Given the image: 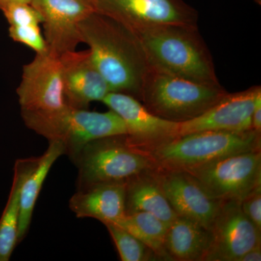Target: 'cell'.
<instances>
[{
    "mask_svg": "<svg viewBox=\"0 0 261 261\" xmlns=\"http://www.w3.org/2000/svg\"><path fill=\"white\" fill-rule=\"evenodd\" d=\"M241 207L244 214L261 231V185L241 201Z\"/></svg>",
    "mask_w": 261,
    "mask_h": 261,
    "instance_id": "cell-25",
    "label": "cell"
},
{
    "mask_svg": "<svg viewBox=\"0 0 261 261\" xmlns=\"http://www.w3.org/2000/svg\"><path fill=\"white\" fill-rule=\"evenodd\" d=\"M32 2V0H0V10H3L6 7H8V5L13 4V3H31Z\"/></svg>",
    "mask_w": 261,
    "mask_h": 261,
    "instance_id": "cell-28",
    "label": "cell"
},
{
    "mask_svg": "<svg viewBox=\"0 0 261 261\" xmlns=\"http://www.w3.org/2000/svg\"><path fill=\"white\" fill-rule=\"evenodd\" d=\"M75 158L78 160L81 181L86 187L127 181L157 168L148 154L133 145L127 135L89 142Z\"/></svg>",
    "mask_w": 261,
    "mask_h": 261,
    "instance_id": "cell-6",
    "label": "cell"
},
{
    "mask_svg": "<svg viewBox=\"0 0 261 261\" xmlns=\"http://www.w3.org/2000/svg\"><path fill=\"white\" fill-rule=\"evenodd\" d=\"M183 171L197 178L216 198L241 202L261 185L260 149L232 154Z\"/></svg>",
    "mask_w": 261,
    "mask_h": 261,
    "instance_id": "cell-7",
    "label": "cell"
},
{
    "mask_svg": "<svg viewBox=\"0 0 261 261\" xmlns=\"http://www.w3.org/2000/svg\"><path fill=\"white\" fill-rule=\"evenodd\" d=\"M254 1H255V3H256L257 5H261V0H254Z\"/></svg>",
    "mask_w": 261,
    "mask_h": 261,
    "instance_id": "cell-29",
    "label": "cell"
},
{
    "mask_svg": "<svg viewBox=\"0 0 261 261\" xmlns=\"http://www.w3.org/2000/svg\"><path fill=\"white\" fill-rule=\"evenodd\" d=\"M9 36L15 42L20 43L37 53L47 51V43L39 25L10 27Z\"/></svg>",
    "mask_w": 261,
    "mask_h": 261,
    "instance_id": "cell-24",
    "label": "cell"
},
{
    "mask_svg": "<svg viewBox=\"0 0 261 261\" xmlns=\"http://www.w3.org/2000/svg\"><path fill=\"white\" fill-rule=\"evenodd\" d=\"M127 181L106 182L87 187L70 200L78 218H93L102 224L116 222L126 215Z\"/></svg>",
    "mask_w": 261,
    "mask_h": 261,
    "instance_id": "cell-16",
    "label": "cell"
},
{
    "mask_svg": "<svg viewBox=\"0 0 261 261\" xmlns=\"http://www.w3.org/2000/svg\"><path fill=\"white\" fill-rule=\"evenodd\" d=\"M21 111H48L65 104L59 58L49 51L37 53L24 65L17 88Z\"/></svg>",
    "mask_w": 261,
    "mask_h": 261,
    "instance_id": "cell-12",
    "label": "cell"
},
{
    "mask_svg": "<svg viewBox=\"0 0 261 261\" xmlns=\"http://www.w3.org/2000/svg\"><path fill=\"white\" fill-rule=\"evenodd\" d=\"M94 10L137 32L167 25H197L198 13L184 0H90Z\"/></svg>",
    "mask_w": 261,
    "mask_h": 261,
    "instance_id": "cell-8",
    "label": "cell"
},
{
    "mask_svg": "<svg viewBox=\"0 0 261 261\" xmlns=\"http://www.w3.org/2000/svg\"><path fill=\"white\" fill-rule=\"evenodd\" d=\"M34 161V159L18 160L15 163L11 191L0 219V261L9 260L18 243L20 189Z\"/></svg>",
    "mask_w": 261,
    "mask_h": 261,
    "instance_id": "cell-20",
    "label": "cell"
},
{
    "mask_svg": "<svg viewBox=\"0 0 261 261\" xmlns=\"http://www.w3.org/2000/svg\"><path fill=\"white\" fill-rule=\"evenodd\" d=\"M102 102L121 117L126 124L128 140L137 147H148L178 137L179 123L156 116L137 98L111 92Z\"/></svg>",
    "mask_w": 261,
    "mask_h": 261,
    "instance_id": "cell-14",
    "label": "cell"
},
{
    "mask_svg": "<svg viewBox=\"0 0 261 261\" xmlns=\"http://www.w3.org/2000/svg\"><path fill=\"white\" fill-rule=\"evenodd\" d=\"M260 145V134L251 129L243 132L203 130L138 147L148 154L157 168L183 170L232 154L257 150Z\"/></svg>",
    "mask_w": 261,
    "mask_h": 261,
    "instance_id": "cell-4",
    "label": "cell"
},
{
    "mask_svg": "<svg viewBox=\"0 0 261 261\" xmlns=\"http://www.w3.org/2000/svg\"><path fill=\"white\" fill-rule=\"evenodd\" d=\"M260 101V86H254L236 93H227L203 114L179 123L178 137L203 130L243 132L251 130L252 112Z\"/></svg>",
    "mask_w": 261,
    "mask_h": 261,
    "instance_id": "cell-13",
    "label": "cell"
},
{
    "mask_svg": "<svg viewBox=\"0 0 261 261\" xmlns=\"http://www.w3.org/2000/svg\"><path fill=\"white\" fill-rule=\"evenodd\" d=\"M261 243L257 244L251 250L244 254L238 261H260Z\"/></svg>",
    "mask_w": 261,
    "mask_h": 261,
    "instance_id": "cell-27",
    "label": "cell"
},
{
    "mask_svg": "<svg viewBox=\"0 0 261 261\" xmlns=\"http://www.w3.org/2000/svg\"><path fill=\"white\" fill-rule=\"evenodd\" d=\"M21 116L29 128L49 142H61L65 152L74 158L89 142L128 135L124 122L111 110L99 113L65 104L53 111H21Z\"/></svg>",
    "mask_w": 261,
    "mask_h": 261,
    "instance_id": "cell-3",
    "label": "cell"
},
{
    "mask_svg": "<svg viewBox=\"0 0 261 261\" xmlns=\"http://www.w3.org/2000/svg\"><path fill=\"white\" fill-rule=\"evenodd\" d=\"M59 61L65 104L86 109L92 102H102L111 92L89 49L68 51L60 57Z\"/></svg>",
    "mask_w": 261,
    "mask_h": 261,
    "instance_id": "cell-15",
    "label": "cell"
},
{
    "mask_svg": "<svg viewBox=\"0 0 261 261\" xmlns=\"http://www.w3.org/2000/svg\"><path fill=\"white\" fill-rule=\"evenodd\" d=\"M2 11L10 27L39 25L42 23V15L31 3H13Z\"/></svg>",
    "mask_w": 261,
    "mask_h": 261,
    "instance_id": "cell-23",
    "label": "cell"
},
{
    "mask_svg": "<svg viewBox=\"0 0 261 261\" xmlns=\"http://www.w3.org/2000/svg\"><path fill=\"white\" fill-rule=\"evenodd\" d=\"M227 93L221 84L199 83L152 67L140 101L156 116L183 123L203 114Z\"/></svg>",
    "mask_w": 261,
    "mask_h": 261,
    "instance_id": "cell-5",
    "label": "cell"
},
{
    "mask_svg": "<svg viewBox=\"0 0 261 261\" xmlns=\"http://www.w3.org/2000/svg\"><path fill=\"white\" fill-rule=\"evenodd\" d=\"M135 33L153 68L199 83L219 85L212 56L197 25H167Z\"/></svg>",
    "mask_w": 261,
    "mask_h": 261,
    "instance_id": "cell-2",
    "label": "cell"
},
{
    "mask_svg": "<svg viewBox=\"0 0 261 261\" xmlns=\"http://www.w3.org/2000/svg\"><path fill=\"white\" fill-rule=\"evenodd\" d=\"M211 231L212 242L204 261H238L261 243V231L236 200L223 201Z\"/></svg>",
    "mask_w": 261,
    "mask_h": 261,
    "instance_id": "cell-10",
    "label": "cell"
},
{
    "mask_svg": "<svg viewBox=\"0 0 261 261\" xmlns=\"http://www.w3.org/2000/svg\"><path fill=\"white\" fill-rule=\"evenodd\" d=\"M42 17L47 50L60 58L82 43L80 25L95 11L90 0H32Z\"/></svg>",
    "mask_w": 261,
    "mask_h": 261,
    "instance_id": "cell-11",
    "label": "cell"
},
{
    "mask_svg": "<svg viewBox=\"0 0 261 261\" xmlns=\"http://www.w3.org/2000/svg\"><path fill=\"white\" fill-rule=\"evenodd\" d=\"M114 223L147 245L158 258L170 259L165 249L168 227L153 214L147 212L126 214Z\"/></svg>",
    "mask_w": 261,
    "mask_h": 261,
    "instance_id": "cell-21",
    "label": "cell"
},
{
    "mask_svg": "<svg viewBox=\"0 0 261 261\" xmlns=\"http://www.w3.org/2000/svg\"><path fill=\"white\" fill-rule=\"evenodd\" d=\"M104 224L116 244L121 260L145 261L157 257L150 248L124 228L113 222Z\"/></svg>",
    "mask_w": 261,
    "mask_h": 261,
    "instance_id": "cell-22",
    "label": "cell"
},
{
    "mask_svg": "<svg viewBox=\"0 0 261 261\" xmlns=\"http://www.w3.org/2000/svg\"><path fill=\"white\" fill-rule=\"evenodd\" d=\"M80 29L82 43L88 46L111 92L128 94L140 100L152 65L137 34L118 20L96 11L82 21Z\"/></svg>",
    "mask_w": 261,
    "mask_h": 261,
    "instance_id": "cell-1",
    "label": "cell"
},
{
    "mask_svg": "<svg viewBox=\"0 0 261 261\" xmlns=\"http://www.w3.org/2000/svg\"><path fill=\"white\" fill-rule=\"evenodd\" d=\"M151 171L127 181L126 214L150 213L169 227L178 216L170 205Z\"/></svg>",
    "mask_w": 261,
    "mask_h": 261,
    "instance_id": "cell-18",
    "label": "cell"
},
{
    "mask_svg": "<svg viewBox=\"0 0 261 261\" xmlns=\"http://www.w3.org/2000/svg\"><path fill=\"white\" fill-rule=\"evenodd\" d=\"M65 153L63 144L53 141L49 142V147L43 155L34 159L20 189L18 243L23 240L28 231L34 206L49 170L56 160Z\"/></svg>",
    "mask_w": 261,
    "mask_h": 261,
    "instance_id": "cell-19",
    "label": "cell"
},
{
    "mask_svg": "<svg viewBox=\"0 0 261 261\" xmlns=\"http://www.w3.org/2000/svg\"><path fill=\"white\" fill-rule=\"evenodd\" d=\"M152 176L178 216L211 229L223 201L216 198L197 178L183 170L155 168Z\"/></svg>",
    "mask_w": 261,
    "mask_h": 261,
    "instance_id": "cell-9",
    "label": "cell"
},
{
    "mask_svg": "<svg viewBox=\"0 0 261 261\" xmlns=\"http://www.w3.org/2000/svg\"><path fill=\"white\" fill-rule=\"evenodd\" d=\"M251 128L252 130L261 133V101L257 102L251 117Z\"/></svg>",
    "mask_w": 261,
    "mask_h": 261,
    "instance_id": "cell-26",
    "label": "cell"
},
{
    "mask_svg": "<svg viewBox=\"0 0 261 261\" xmlns=\"http://www.w3.org/2000/svg\"><path fill=\"white\" fill-rule=\"evenodd\" d=\"M211 242L210 230L195 221L178 216L168 228L165 249L171 260L204 261Z\"/></svg>",
    "mask_w": 261,
    "mask_h": 261,
    "instance_id": "cell-17",
    "label": "cell"
}]
</instances>
